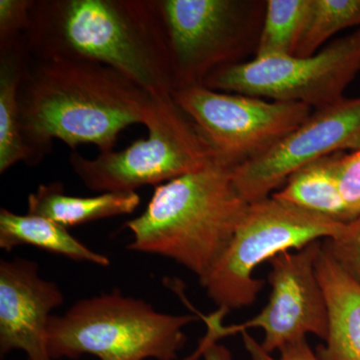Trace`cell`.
<instances>
[{"mask_svg":"<svg viewBox=\"0 0 360 360\" xmlns=\"http://www.w3.org/2000/svg\"><path fill=\"white\" fill-rule=\"evenodd\" d=\"M241 335L250 360H319L316 352L307 343V338L286 345L279 350L278 359H274L248 331H243Z\"/></svg>","mask_w":360,"mask_h":360,"instance_id":"obj_23","label":"cell"},{"mask_svg":"<svg viewBox=\"0 0 360 360\" xmlns=\"http://www.w3.org/2000/svg\"><path fill=\"white\" fill-rule=\"evenodd\" d=\"M146 127V139L123 150L101 153L94 160L71 153L73 172L94 191L136 193L142 186H158L217 162L205 136L172 96L155 99Z\"/></svg>","mask_w":360,"mask_h":360,"instance_id":"obj_5","label":"cell"},{"mask_svg":"<svg viewBox=\"0 0 360 360\" xmlns=\"http://www.w3.org/2000/svg\"><path fill=\"white\" fill-rule=\"evenodd\" d=\"M360 148V97L314 110L309 120L255 160L234 168L233 181L248 203L264 200L310 162Z\"/></svg>","mask_w":360,"mask_h":360,"instance_id":"obj_11","label":"cell"},{"mask_svg":"<svg viewBox=\"0 0 360 360\" xmlns=\"http://www.w3.org/2000/svg\"><path fill=\"white\" fill-rule=\"evenodd\" d=\"M172 97L195 123L217 162L231 169L264 155L314 112L305 104L217 91L205 85L175 89Z\"/></svg>","mask_w":360,"mask_h":360,"instance_id":"obj_9","label":"cell"},{"mask_svg":"<svg viewBox=\"0 0 360 360\" xmlns=\"http://www.w3.org/2000/svg\"><path fill=\"white\" fill-rule=\"evenodd\" d=\"M25 40L33 59L108 66L155 98L174 91L156 0H33Z\"/></svg>","mask_w":360,"mask_h":360,"instance_id":"obj_1","label":"cell"},{"mask_svg":"<svg viewBox=\"0 0 360 360\" xmlns=\"http://www.w3.org/2000/svg\"><path fill=\"white\" fill-rule=\"evenodd\" d=\"M338 182L343 200L355 219L360 215V148L350 153H341Z\"/></svg>","mask_w":360,"mask_h":360,"instance_id":"obj_22","label":"cell"},{"mask_svg":"<svg viewBox=\"0 0 360 360\" xmlns=\"http://www.w3.org/2000/svg\"><path fill=\"white\" fill-rule=\"evenodd\" d=\"M341 153L310 162L290 175L283 189L274 193L276 200L348 224L354 219L341 194L338 182V162Z\"/></svg>","mask_w":360,"mask_h":360,"instance_id":"obj_15","label":"cell"},{"mask_svg":"<svg viewBox=\"0 0 360 360\" xmlns=\"http://www.w3.org/2000/svg\"><path fill=\"white\" fill-rule=\"evenodd\" d=\"M200 356H203L205 360H232L231 350L224 345H219L210 335H206L196 352L188 359L196 360Z\"/></svg>","mask_w":360,"mask_h":360,"instance_id":"obj_24","label":"cell"},{"mask_svg":"<svg viewBox=\"0 0 360 360\" xmlns=\"http://www.w3.org/2000/svg\"><path fill=\"white\" fill-rule=\"evenodd\" d=\"M360 28V0H310L296 58H309L336 33L347 28Z\"/></svg>","mask_w":360,"mask_h":360,"instance_id":"obj_19","label":"cell"},{"mask_svg":"<svg viewBox=\"0 0 360 360\" xmlns=\"http://www.w3.org/2000/svg\"><path fill=\"white\" fill-rule=\"evenodd\" d=\"M20 245L34 248L75 260L108 266L110 258L90 250L63 225L32 214H16L0 210V248L11 251Z\"/></svg>","mask_w":360,"mask_h":360,"instance_id":"obj_17","label":"cell"},{"mask_svg":"<svg viewBox=\"0 0 360 360\" xmlns=\"http://www.w3.org/2000/svg\"><path fill=\"white\" fill-rule=\"evenodd\" d=\"M321 241L302 250L285 251L270 260L269 302L264 310L238 326H222L221 338L262 328V347L271 354L286 345L314 335L326 341L328 335V309L316 274Z\"/></svg>","mask_w":360,"mask_h":360,"instance_id":"obj_10","label":"cell"},{"mask_svg":"<svg viewBox=\"0 0 360 360\" xmlns=\"http://www.w3.org/2000/svg\"><path fill=\"white\" fill-rule=\"evenodd\" d=\"M18 99L21 132L37 165L54 139L112 151L123 129L146 125L156 98L108 66L30 56Z\"/></svg>","mask_w":360,"mask_h":360,"instance_id":"obj_2","label":"cell"},{"mask_svg":"<svg viewBox=\"0 0 360 360\" xmlns=\"http://www.w3.org/2000/svg\"><path fill=\"white\" fill-rule=\"evenodd\" d=\"M345 225L272 195L251 202L226 250L200 284L225 314L250 307L264 285L253 276L258 265L285 251L335 238Z\"/></svg>","mask_w":360,"mask_h":360,"instance_id":"obj_6","label":"cell"},{"mask_svg":"<svg viewBox=\"0 0 360 360\" xmlns=\"http://www.w3.org/2000/svg\"><path fill=\"white\" fill-rule=\"evenodd\" d=\"M232 172L214 162L155 186L146 210L125 224L134 236L127 248L169 258L205 281L250 205Z\"/></svg>","mask_w":360,"mask_h":360,"instance_id":"obj_3","label":"cell"},{"mask_svg":"<svg viewBox=\"0 0 360 360\" xmlns=\"http://www.w3.org/2000/svg\"><path fill=\"white\" fill-rule=\"evenodd\" d=\"M310 0H267L257 53L253 58L295 56Z\"/></svg>","mask_w":360,"mask_h":360,"instance_id":"obj_18","label":"cell"},{"mask_svg":"<svg viewBox=\"0 0 360 360\" xmlns=\"http://www.w3.org/2000/svg\"><path fill=\"white\" fill-rule=\"evenodd\" d=\"M28 60L25 39L0 51V174L20 161L35 165L21 132L18 99Z\"/></svg>","mask_w":360,"mask_h":360,"instance_id":"obj_16","label":"cell"},{"mask_svg":"<svg viewBox=\"0 0 360 360\" xmlns=\"http://www.w3.org/2000/svg\"><path fill=\"white\" fill-rule=\"evenodd\" d=\"M156 1L167 32L174 90L203 85L215 71L257 53L266 1Z\"/></svg>","mask_w":360,"mask_h":360,"instance_id":"obj_7","label":"cell"},{"mask_svg":"<svg viewBox=\"0 0 360 360\" xmlns=\"http://www.w3.org/2000/svg\"><path fill=\"white\" fill-rule=\"evenodd\" d=\"M137 193H105L80 198L68 195L60 182L39 186L27 198L28 214L39 215L63 226L89 224L96 220L131 214L141 205Z\"/></svg>","mask_w":360,"mask_h":360,"instance_id":"obj_14","label":"cell"},{"mask_svg":"<svg viewBox=\"0 0 360 360\" xmlns=\"http://www.w3.org/2000/svg\"><path fill=\"white\" fill-rule=\"evenodd\" d=\"M360 72V28L309 58L269 56L229 66L206 78L217 91L296 103L315 110L340 103Z\"/></svg>","mask_w":360,"mask_h":360,"instance_id":"obj_8","label":"cell"},{"mask_svg":"<svg viewBox=\"0 0 360 360\" xmlns=\"http://www.w3.org/2000/svg\"><path fill=\"white\" fill-rule=\"evenodd\" d=\"M33 0H0V51L25 39Z\"/></svg>","mask_w":360,"mask_h":360,"instance_id":"obj_21","label":"cell"},{"mask_svg":"<svg viewBox=\"0 0 360 360\" xmlns=\"http://www.w3.org/2000/svg\"><path fill=\"white\" fill-rule=\"evenodd\" d=\"M65 302L58 284L42 278L33 260L0 262V352L52 360L47 345L51 312Z\"/></svg>","mask_w":360,"mask_h":360,"instance_id":"obj_12","label":"cell"},{"mask_svg":"<svg viewBox=\"0 0 360 360\" xmlns=\"http://www.w3.org/2000/svg\"><path fill=\"white\" fill-rule=\"evenodd\" d=\"M322 248L360 283V215L345 224L338 236L324 239Z\"/></svg>","mask_w":360,"mask_h":360,"instance_id":"obj_20","label":"cell"},{"mask_svg":"<svg viewBox=\"0 0 360 360\" xmlns=\"http://www.w3.org/2000/svg\"><path fill=\"white\" fill-rule=\"evenodd\" d=\"M315 269L328 309V335L317 347V357L360 360V283L323 248Z\"/></svg>","mask_w":360,"mask_h":360,"instance_id":"obj_13","label":"cell"},{"mask_svg":"<svg viewBox=\"0 0 360 360\" xmlns=\"http://www.w3.org/2000/svg\"><path fill=\"white\" fill-rule=\"evenodd\" d=\"M198 317L156 311L118 290L78 300L51 315L47 345L51 359L91 354L101 360H176L186 342L184 329Z\"/></svg>","mask_w":360,"mask_h":360,"instance_id":"obj_4","label":"cell"}]
</instances>
